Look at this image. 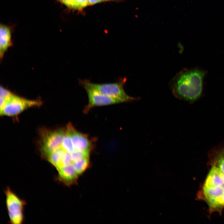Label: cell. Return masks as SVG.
<instances>
[{
  "instance_id": "1",
  "label": "cell",
  "mask_w": 224,
  "mask_h": 224,
  "mask_svg": "<svg viewBox=\"0 0 224 224\" xmlns=\"http://www.w3.org/2000/svg\"><path fill=\"white\" fill-rule=\"evenodd\" d=\"M205 72L199 69L185 70L180 72L172 82V91L179 98L194 101L201 95Z\"/></svg>"
},
{
  "instance_id": "2",
  "label": "cell",
  "mask_w": 224,
  "mask_h": 224,
  "mask_svg": "<svg viewBox=\"0 0 224 224\" xmlns=\"http://www.w3.org/2000/svg\"><path fill=\"white\" fill-rule=\"evenodd\" d=\"M78 81L79 84L85 89L88 98V103L83 110L84 113H87L95 107L121 103L119 100L105 96L98 91L91 85L90 80L79 79Z\"/></svg>"
},
{
  "instance_id": "3",
  "label": "cell",
  "mask_w": 224,
  "mask_h": 224,
  "mask_svg": "<svg viewBox=\"0 0 224 224\" xmlns=\"http://www.w3.org/2000/svg\"><path fill=\"white\" fill-rule=\"evenodd\" d=\"M125 80L124 79L114 83H94L90 82L91 85L102 94L120 101L121 103L130 102L137 100L130 96L125 92L124 88Z\"/></svg>"
},
{
  "instance_id": "4",
  "label": "cell",
  "mask_w": 224,
  "mask_h": 224,
  "mask_svg": "<svg viewBox=\"0 0 224 224\" xmlns=\"http://www.w3.org/2000/svg\"><path fill=\"white\" fill-rule=\"evenodd\" d=\"M6 204L10 222L21 224L24 219L23 209L25 202L21 199L9 187L5 191Z\"/></svg>"
},
{
  "instance_id": "5",
  "label": "cell",
  "mask_w": 224,
  "mask_h": 224,
  "mask_svg": "<svg viewBox=\"0 0 224 224\" xmlns=\"http://www.w3.org/2000/svg\"><path fill=\"white\" fill-rule=\"evenodd\" d=\"M41 104L40 101L26 99L14 94L8 100L3 109L0 111L1 115L13 116L25 110Z\"/></svg>"
},
{
  "instance_id": "6",
  "label": "cell",
  "mask_w": 224,
  "mask_h": 224,
  "mask_svg": "<svg viewBox=\"0 0 224 224\" xmlns=\"http://www.w3.org/2000/svg\"><path fill=\"white\" fill-rule=\"evenodd\" d=\"M65 129H59L46 132L42 137L41 147L42 154L46 158L62 144Z\"/></svg>"
},
{
  "instance_id": "7",
  "label": "cell",
  "mask_w": 224,
  "mask_h": 224,
  "mask_svg": "<svg viewBox=\"0 0 224 224\" xmlns=\"http://www.w3.org/2000/svg\"><path fill=\"white\" fill-rule=\"evenodd\" d=\"M68 128L75 151L91 150L93 147L92 142L87 135L78 131L70 123Z\"/></svg>"
},
{
  "instance_id": "8",
  "label": "cell",
  "mask_w": 224,
  "mask_h": 224,
  "mask_svg": "<svg viewBox=\"0 0 224 224\" xmlns=\"http://www.w3.org/2000/svg\"><path fill=\"white\" fill-rule=\"evenodd\" d=\"M57 171L59 179L65 184L70 185L77 181L78 175L73 164L62 167Z\"/></svg>"
},
{
  "instance_id": "9",
  "label": "cell",
  "mask_w": 224,
  "mask_h": 224,
  "mask_svg": "<svg viewBox=\"0 0 224 224\" xmlns=\"http://www.w3.org/2000/svg\"><path fill=\"white\" fill-rule=\"evenodd\" d=\"M11 40V31L9 28L3 25L0 27V55L1 58L6 50L10 46Z\"/></svg>"
},
{
  "instance_id": "10",
  "label": "cell",
  "mask_w": 224,
  "mask_h": 224,
  "mask_svg": "<svg viewBox=\"0 0 224 224\" xmlns=\"http://www.w3.org/2000/svg\"><path fill=\"white\" fill-rule=\"evenodd\" d=\"M60 146L65 151L70 153H72L75 151L70 133L67 126L65 129L64 136Z\"/></svg>"
},
{
  "instance_id": "11",
  "label": "cell",
  "mask_w": 224,
  "mask_h": 224,
  "mask_svg": "<svg viewBox=\"0 0 224 224\" xmlns=\"http://www.w3.org/2000/svg\"><path fill=\"white\" fill-rule=\"evenodd\" d=\"M75 170L79 175L83 173L89 167L90 164L89 157H86L73 163Z\"/></svg>"
},
{
  "instance_id": "12",
  "label": "cell",
  "mask_w": 224,
  "mask_h": 224,
  "mask_svg": "<svg viewBox=\"0 0 224 224\" xmlns=\"http://www.w3.org/2000/svg\"><path fill=\"white\" fill-rule=\"evenodd\" d=\"M90 152V150L75 151L71 153V159L72 163L83 158L89 157Z\"/></svg>"
},
{
  "instance_id": "13",
  "label": "cell",
  "mask_w": 224,
  "mask_h": 224,
  "mask_svg": "<svg viewBox=\"0 0 224 224\" xmlns=\"http://www.w3.org/2000/svg\"><path fill=\"white\" fill-rule=\"evenodd\" d=\"M0 97L7 101L13 95V94L8 90L1 86L0 90Z\"/></svg>"
},
{
  "instance_id": "14",
  "label": "cell",
  "mask_w": 224,
  "mask_h": 224,
  "mask_svg": "<svg viewBox=\"0 0 224 224\" xmlns=\"http://www.w3.org/2000/svg\"><path fill=\"white\" fill-rule=\"evenodd\" d=\"M75 9L80 10L89 5L88 0H75Z\"/></svg>"
},
{
  "instance_id": "15",
  "label": "cell",
  "mask_w": 224,
  "mask_h": 224,
  "mask_svg": "<svg viewBox=\"0 0 224 224\" xmlns=\"http://www.w3.org/2000/svg\"><path fill=\"white\" fill-rule=\"evenodd\" d=\"M68 7L75 9V0H59Z\"/></svg>"
},
{
  "instance_id": "16",
  "label": "cell",
  "mask_w": 224,
  "mask_h": 224,
  "mask_svg": "<svg viewBox=\"0 0 224 224\" xmlns=\"http://www.w3.org/2000/svg\"><path fill=\"white\" fill-rule=\"evenodd\" d=\"M103 0H88L89 5H92L102 2Z\"/></svg>"
},
{
  "instance_id": "17",
  "label": "cell",
  "mask_w": 224,
  "mask_h": 224,
  "mask_svg": "<svg viewBox=\"0 0 224 224\" xmlns=\"http://www.w3.org/2000/svg\"></svg>"
}]
</instances>
